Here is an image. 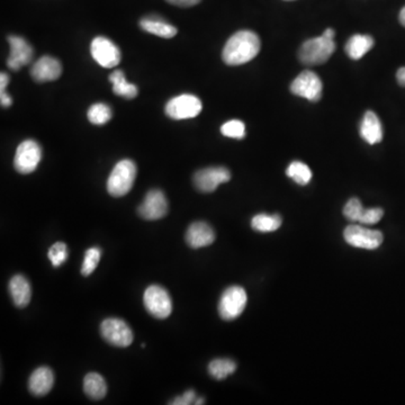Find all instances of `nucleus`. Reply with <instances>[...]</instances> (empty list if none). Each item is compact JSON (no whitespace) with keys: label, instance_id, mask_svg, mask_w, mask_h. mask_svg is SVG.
I'll return each mask as SVG.
<instances>
[{"label":"nucleus","instance_id":"58836bf2","mask_svg":"<svg viewBox=\"0 0 405 405\" xmlns=\"http://www.w3.org/2000/svg\"><path fill=\"white\" fill-rule=\"evenodd\" d=\"M399 19H400L401 25L405 27V7H403L400 11V16H399Z\"/></svg>","mask_w":405,"mask_h":405},{"label":"nucleus","instance_id":"dca6fc26","mask_svg":"<svg viewBox=\"0 0 405 405\" xmlns=\"http://www.w3.org/2000/svg\"><path fill=\"white\" fill-rule=\"evenodd\" d=\"M214 241V230L206 222H194L186 232V242L194 249L211 246Z\"/></svg>","mask_w":405,"mask_h":405},{"label":"nucleus","instance_id":"412c9836","mask_svg":"<svg viewBox=\"0 0 405 405\" xmlns=\"http://www.w3.org/2000/svg\"><path fill=\"white\" fill-rule=\"evenodd\" d=\"M140 26L146 32L164 37V39H171L178 32L175 26H172L167 21L158 19V17H146V19H141Z\"/></svg>","mask_w":405,"mask_h":405},{"label":"nucleus","instance_id":"6ab92c4d","mask_svg":"<svg viewBox=\"0 0 405 405\" xmlns=\"http://www.w3.org/2000/svg\"><path fill=\"white\" fill-rule=\"evenodd\" d=\"M9 293L14 304L17 307H25L32 299L31 284L23 275L14 276L9 281Z\"/></svg>","mask_w":405,"mask_h":405},{"label":"nucleus","instance_id":"c756f323","mask_svg":"<svg viewBox=\"0 0 405 405\" xmlns=\"http://www.w3.org/2000/svg\"><path fill=\"white\" fill-rule=\"evenodd\" d=\"M48 256L54 267H60L68 259V246L64 242H56L51 246Z\"/></svg>","mask_w":405,"mask_h":405},{"label":"nucleus","instance_id":"f03ea898","mask_svg":"<svg viewBox=\"0 0 405 405\" xmlns=\"http://www.w3.org/2000/svg\"><path fill=\"white\" fill-rule=\"evenodd\" d=\"M336 51V43L331 39L322 36L310 39L303 43L299 49V61L306 66H319L324 64L331 58Z\"/></svg>","mask_w":405,"mask_h":405},{"label":"nucleus","instance_id":"e433bc0d","mask_svg":"<svg viewBox=\"0 0 405 405\" xmlns=\"http://www.w3.org/2000/svg\"><path fill=\"white\" fill-rule=\"evenodd\" d=\"M9 74H4L3 72V74H1V76H0V93H1V91H6V87H7V85H9Z\"/></svg>","mask_w":405,"mask_h":405},{"label":"nucleus","instance_id":"39448f33","mask_svg":"<svg viewBox=\"0 0 405 405\" xmlns=\"http://www.w3.org/2000/svg\"><path fill=\"white\" fill-rule=\"evenodd\" d=\"M344 240L350 246L359 249L375 250L383 244L384 236L381 231L363 228L360 225H349L344 232Z\"/></svg>","mask_w":405,"mask_h":405},{"label":"nucleus","instance_id":"f704fd0d","mask_svg":"<svg viewBox=\"0 0 405 405\" xmlns=\"http://www.w3.org/2000/svg\"><path fill=\"white\" fill-rule=\"evenodd\" d=\"M0 101H1V106L4 107H9L11 106V103H13L11 97L7 95L6 91H1V93H0Z\"/></svg>","mask_w":405,"mask_h":405},{"label":"nucleus","instance_id":"6e6552de","mask_svg":"<svg viewBox=\"0 0 405 405\" xmlns=\"http://www.w3.org/2000/svg\"><path fill=\"white\" fill-rule=\"evenodd\" d=\"M42 160V149L34 140H26L19 144L14 159V167L19 174H32Z\"/></svg>","mask_w":405,"mask_h":405},{"label":"nucleus","instance_id":"0eeeda50","mask_svg":"<svg viewBox=\"0 0 405 405\" xmlns=\"http://www.w3.org/2000/svg\"><path fill=\"white\" fill-rule=\"evenodd\" d=\"M144 306L154 318L167 319L172 312V303L168 293L159 285H151L144 291Z\"/></svg>","mask_w":405,"mask_h":405},{"label":"nucleus","instance_id":"aec40b11","mask_svg":"<svg viewBox=\"0 0 405 405\" xmlns=\"http://www.w3.org/2000/svg\"><path fill=\"white\" fill-rule=\"evenodd\" d=\"M374 44H375V41L369 35H352L346 44V54L352 60H359L371 50Z\"/></svg>","mask_w":405,"mask_h":405},{"label":"nucleus","instance_id":"5701e85b","mask_svg":"<svg viewBox=\"0 0 405 405\" xmlns=\"http://www.w3.org/2000/svg\"><path fill=\"white\" fill-rule=\"evenodd\" d=\"M109 81L111 82L113 91L116 95L122 96V97L127 99H133L138 96V87L127 81L124 72L122 70H115L109 76Z\"/></svg>","mask_w":405,"mask_h":405},{"label":"nucleus","instance_id":"1a4fd4ad","mask_svg":"<svg viewBox=\"0 0 405 405\" xmlns=\"http://www.w3.org/2000/svg\"><path fill=\"white\" fill-rule=\"evenodd\" d=\"M324 84L318 74L310 70H305L291 82V91L294 95L303 97L310 101H319L322 97Z\"/></svg>","mask_w":405,"mask_h":405},{"label":"nucleus","instance_id":"423d86ee","mask_svg":"<svg viewBox=\"0 0 405 405\" xmlns=\"http://www.w3.org/2000/svg\"><path fill=\"white\" fill-rule=\"evenodd\" d=\"M201 109H203V105L199 97L191 95V94H184V95L170 99L164 111L170 119L180 121V119L196 117L201 113Z\"/></svg>","mask_w":405,"mask_h":405},{"label":"nucleus","instance_id":"72a5a7b5","mask_svg":"<svg viewBox=\"0 0 405 405\" xmlns=\"http://www.w3.org/2000/svg\"><path fill=\"white\" fill-rule=\"evenodd\" d=\"M166 1L178 7H191L201 3V0H166Z\"/></svg>","mask_w":405,"mask_h":405},{"label":"nucleus","instance_id":"7ed1b4c3","mask_svg":"<svg viewBox=\"0 0 405 405\" xmlns=\"http://www.w3.org/2000/svg\"><path fill=\"white\" fill-rule=\"evenodd\" d=\"M136 177V166L132 160L125 159L115 166L107 180V191L114 197H122L132 189Z\"/></svg>","mask_w":405,"mask_h":405},{"label":"nucleus","instance_id":"a211bd4d","mask_svg":"<svg viewBox=\"0 0 405 405\" xmlns=\"http://www.w3.org/2000/svg\"><path fill=\"white\" fill-rule=\"evenodd\" d=\"M54 384V373L49 367L35 369L29 377V391L36 396H43L50 392Z\"/></svg>","mask_w":405,"mask_h":405},{"label":"nucleus","instance_id":"393cba45","mask_svg":"<svg viewBox=\"0 0 405 405\" xmlns=\"http://www.w3.org/2000/svg\"><path fill=\"white\" fill-rule=\"evenodd\" d=\"M236 369V364L231 359H215L209 365V373L217 381H222L234 374Z\"/></svg>","mask_w":405,"mask_h":405},{"label":"nucleus","instance_id":"7c9ffc66","mask_svg":"<svg viewBox=\"0 0 405 405\" xmlns=\"http://www.w3.org/2000/svg\"><path fill=\"white\" fill-rule=\"evenodd\" d=\"M363 204L358 199H351L344 205V215L351 222H359L364 212Z\"/></svg>","mask_w":405,"mask_h":405},{"label":"nucleus","instance_id":"2f4dec72","mask_svg":"<svg viewBox=\"0 0 405 405\" xmlns=\"http://www.w3.org/2000/svg\"><path fill=\"white\" fill-rule=\"evenodd\" d=\"M384 216V211L381 209H366L360 217L359 222L363 224H376Z\"/></svg>","mask_w":405,"mask_h":405},{"label":"nucleus","instance_id":"cd10ccee","mask_svg":"<svg viewBox=\"0 0 405 405\" xmlns=\"http://www.w3.org/2000/svg\"><path fill=\"white\" fill-rule=\"evenodd\" d=\"M101 250L97 246H93L86 251L85 259L82 262L81 274L84 276H89L99 266L101 260Z\"/></svg>","mask_w":405,"mask_h":405},{"label":"nucleus","instance_id":"c9c22d12","mask_svg":"<svg viewBox=\"0 0 405 405\" xmlns=\"http://www.w3.org/2000/svg\"><path fill=\"white\" fill-rule=\"evenodd\" d=\"M396 79L399 85L405 87V66H402V68L397 70Z\"/></svg>","mask_w":405,"mask_h":405},{"label":"nucleus","instance_id":"473e14b6","mask_svg":"<svg viewBox=\"0 0 405 405\" xmlns=\"http://www.w3.org/2000/svg\"><path fill=\"white\" fill-rule=\"evenodd\" d=\"M196 402V395L194 392L193 389H189L187 392L184 393L181 396L176 397L174 402L170 403V404L174 405H189L195 404Z\"/></svg>","mask_w":405,"mask_h":405},{"label":"nucleus","instance_id":"9d476101","mask_svg":"<svg viewBox=\"0 0 405 405\" xmlns=\"http://www.w3.org/2000/svg\"><path fill=\"white\" fill-rule=\"evenodd\" d=\"M101 334L104 339L115 347L126 348L133 342V332L124 320L109 318L101 324Z\"/></svg>","mask_w":405,"mask_h":405},{"label":"nucleus","instance_id":"4468645a","mask_svg":"<svg viewBox=\"0 0 405 405\" xmlns=\"http://www.w3.org/2000/svg\"><path fill=\"white\" fill-rule=\"evenodd\" d=\"M9 43L11 45V54L7 59V66L9 69L17 71L21 66H27L32 62L33 48L25 39L19 36H9Z\"/></svg>","mask_w":405,"mask_h":405},{"label":"nucleus","instance_id":"4c0bfd02","mask_svg":"<svg viewBox=\"0 0 405 405\" xmlns=\"http://www.w3.org/2000/svg\"><path fill=\"white\" fill-rule=\"evenodd\" d=\"M324 36L328 37V39L334 40L336 33H334V31L332 29H326V31H324Z\"/></svg>","mask_w":405,"mask_h":405},{"label":"nucleus","instance_id":"2eb2a0df","mask_svg":"<svg viewBox=\"0 0 405 405\" xmlns=\"http://www.w3.org/2000/svg\"><path fill=\"white\" fill-rule=\"evenodd\" d=\"M62 74V66L59 60L50 56L39 59L31 69V76L37 82L54 81Z\"/></svg>","mask_w":405,"mask_h":405},{"label":"nucleus","instance_id":"ea45409f","mask_svg":"<svg viewBox=\"0 0 405 405\" xmlns=\"http://www.w3.org/2000/svg\"><path fill=\"white\" fill-rule=\"evenodd\" d=\"M195 404H204V400H203V399H199V400L195 402Z\"/></svg>","mask_w":405,"mask_h":405},{"label":"nucleus","instance_id":"f3484780","mask_svg":"<svg viewBox=\"0 0 405 405\" xmlns=\"http://www.w3.org/2000/svg\"><path fill=\"white\" fill-rule=\"evenodd\" d=\"M360 135L369 144H379L383 140V126L374 111H366L360 123Z\"/></svg>","mask_w":405,"mask_h":405},{"label":"nucleus","instance_id":"a878e982","mask_svg":"<svg viewBox=\"0 0 405 405\" xmlns=\"http://www.w3.org/2000/svg\"><path fill=\"white\" fill-rule=\"evenodd\" d=\"M286 174L299 185H307L312 179V171L304 162H291L287 168Z\"/></svg>","mask_w":405,"mask_h":405},{"label":"nucleus","instance_id":"bb28decb","mask_svg":"<svg viewBox=\"0 0 405 405\" xmlns=\"http://www.w3.org/2000/svg\"><path fill=\"white\" fill-rule=\"evenodd\" d=\"M88 119L90 123L96 125H103L109 122L111 119L113 111L107 104H94L93 106L88 109Z\"/></svg>","mask_w":405,"mask_h":405},{"label":"nucleus","instance_id":"f257e3e1","mask_svg":"<svg viewBox=\"0 0 405 405\" xmlns=\"http://www.w3.org/2000/svg\"><path fill=\"white\" fill-rule=\"evenodd\" d=\"M259 36L252 31H240L229 39L223 49V61L229 66H241L251 61L260 52Z\"/></svg>","mask_w":405,"mask_h":405},{"label":"nucleus","instance_id":"b1692460","mask_svg":"<svg viewBox=\"0 0 405 405\" xmlns=\"http://www.w3.org/2000/svg\"><path fill=\"white\" fill-rule=\"evenodd\" d=\"M281 217L279 214H258L251 220V226L258 232H274L281 228Z\"/></svg>","mask_w":405,"mask_h":405},{"label":"nucleus","instance_id":"f8f14e48","mask_svg":"<svg viewBox=\"0 0 405 405\" xmlns=\"http://www.w3.org/2000/svg\"><path fill=\"white\" fill-rule=\"evenodd\" d=\"M231 179L230 170L224 167H209L199 170L194 175V185L201 193H212Z\"/></svg>","mask_w":405,"mask_h":405},{"label":"nucleus","instance_id":"20e7f679","mask_svg":"<svg viewBox=\"0 0 405 405\" xmlns=\"http://www.w3.org/2000/svg\"><path fill=\"white\" fill-rule=\"evenodd\" d=\"M248 296L240 286H231L223 291L219 303V313L225 321L236 320L246 309Z\"/></svg>","mask_w":405,"mask_h":405},{"label":"nucleus","instance_id":"c85d7f7f","mask_svg":"<svg viewBox=\"0 0 405 405\" xmlns=\"http://www.w3.org/2000/svg\"><path fill=\"white\" fill-rule=\"evenodd\" d=\"M221 133L228 138L241 140L246 136V125L239 119H232L222 125Z\"/></svg>","mask_w":405,"mask_h":405},{"label":"nucleus","instance_id":"4be33fe9","mask_svg":"<svg viewBox=\"0 0 405 405\" xmlns=\"http://www.w3.org/2000/svg\"><path fill=\"white\" fill-rule=\"evenodd\" d=\"M84 391L90 399L96 401L101 400L106 396V381L99 373L87 374L84 379Z\"/></svg>","mask_w":405,"mask_h":405},{"label":"nucleus","instance_id":"ddd939ff","mask_svg":"<svg viewBox=\"0 0 405 405\" xmlns=\"http://www.w3.org/2000/svg\"><path fill=\"white\" fill-rule=\"evenodd\" d=\"M168 213V201L164 194L158 189L149 191L142 204L139 207V214L148 221L160 220Z\"/></svg>","mask_w":405,"mask_h":405},{"label":"nucleus","instance_id":"9b49d317","mask_svg":"<svg viewBox=\"0 0 405 405\" xmlns=\"http://www.w3.org/2000/svg\"><path fill=\"white\" fill-rule=\"evenodd\" d=\"M90 52L94 60L104 68H114L122 59L119 49L107 37H95L90 45Z\"/></svg>","mask_w":405,"mask_h":405}]
</instances>
